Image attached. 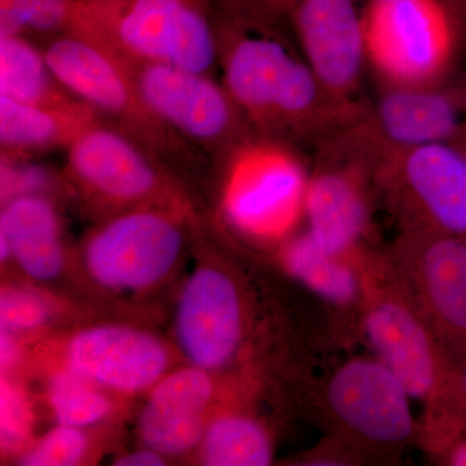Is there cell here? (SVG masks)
Wrapping results in <instances>:
<instances>
[{"instance_id": "obj_15", "label": "cell", "mask_w": 466, "mask_h": 466, "mask_svg": "<svg viewBox=\"0 0 466 466\" xmlns=\"http://www.w3.org/2000/svg\"><path fill=\"white\" fill-rule=\"evenodd\" d=\"M66 364L104 390L137 394L165 376L168 352L152 334L122 325H99L73 336Z\"/></svg>"}, {"instance_id": "obj_7", "label": "cell", "mask_w": 466, "mask_h": 466, "mask_svg": "<svg viewBox=\"0 0 466 466\" xmlns=\"http://www.w3.org/2000/svg\"><path fill=\"white\" fill-rule=\"evenodd\" d=\"M385 259L455 372L466 361V238L403 229Z\"/></svg>"}, {"instance_id": "obj_9", "label": "cell", "mask_w": 466, "mask_h": 466, "mask_svg": "<svg viewBox=\"0 0 466 466\" xmlns=\"http://www.w3.org/2000/svg\"><path fill=\"white\" fill-rule=\"evenodd\" d=\"M126 64L153 112L211 161L256 133L213 75L167 64Z\"/></svg>"}, {"instance_id": "obj_17", "label": "cell", "mask_w": 466, "mask_h": 466, "mask_svg": "<svg viewBox=\"0 0 466 466\" xmlns=\"http://www.w3.org/2000/svg\"><path fill=\"white\" fill-rule=\"evenodd\" d=\"M213 394V381L201 368H183L162 377L140 413L137 433L144 446L162 455H179L198 446Z\"/></svg>"}, {"instance_id": "obj_34", "label": "cell", "mask_w": 466, "mask_h": 466, "mask_svg": "<svg viewBox=\"0 0 466 466\" xmlns=\"http://www.w3.org/2000/svg\"><path fill=\"white\" fill-rule=\"evenodd\" d=\"M0 360H2L3 372L12 370V367L17 363L20 358V349L16 339L12 337V333L2 330V339H0Z\"/></svg>"}, {"instance_id": "obj_35", "label": "cell", "mask_w": 466, "mask_h": 466, "mask_svg": "<svg viewBox=\"0 0 466 466\" xmlns=\"http://www.w3.org/2000/svg\"><path fill=\"white\" fill-rule=\"evenodd\" d=\"M447 2H449L462 17H466V0H447Z\"/></svg>"}, {"instance_id": "obj_25", "label": "cell", "mask_w": 466, "mask_h": 466, "mask_svg": "<svg viewBox=\"0 0 466 466\" xmlns=\"http://www.w3.org/2000/svg\"><path fill=\"white\" fill-rule=\"evenodd\" d=\"M76 0H0V35L43 41L67 32Z\"/></svg>"}, {"instance_id": "obj_11", "label": "cell", "mask_w": 466, "mask_h": 466, "mask_svg": "<svg viewBox=\"0 0 466 466\" xmlns=\"http://www.w3.org/2000/svg\"><path fill=\"white\" fill-rule=\"evenodd\" d=\"M410 395L385 364L352 359L330 377L327 403L354 447L398 450L417 434Z\"/></svg>"}, {"instance_id": "obj_36", "label": "cell", "mask_w": 466, "mask_h": 466, "mask_svg": "<svg viewBox=\"0 0 466 466\" xmlns=\"http://www.w3.org/2000/svg\"><path fill=\"white\" fill-rule=\"evenodd\" d=\"M459 147H461L462 149L466 152V116L464 124H462L461 128H460V133L458 137H456L455 142Z\"/></svg>"}, {"instance_id": "obj_8", "label": "cell", "mask_w": 466, "mask_h": 466, "mask_svg": "<svg viewBox=\"0 0 466 466\" xmlns=\"http://www.w3.org/2000/svg\"><path fill=\"white\" fill-rule=\"evenodd\" d=\"M66 150L67 175L99 207L119 213L146 207L183 211L170 168L101 116Z\"/></svg>"}, {"instance_id": "obj_24", "label": "cell", "mask_w": 466, "mask_h": 466, "mask_svg": "<svg viewBox=\"0 0 466 466\" xmlns=\"http://www.w3.org/2000/svg\"><path fill=\"white\" fill-rule=\"evenodd\" d=\"M48 403L58 424L86 428L110 412V401L100 386L75 370H58L48 382Z\"/></svg>"}, {"instance_id": "obj_21", "label": "cell", "mask_w": 466, "mask_h": 466, "mask_svg": "<svg viewBox=\"0 0 466 466\" xmlns=\"http://www.w3.org/2000/svg\"><path fill=\"white\" fill-rule=\"evenodd\" d=\"M281 258L297 280L334 305H350L363 297L359 254L330 253L306 232L285 244Z\"/></svg>"}, {"instance_id": "obj_23", "label": "cell", "mask_w": 466, "mask_h": 466, "mask_svg": "<svg viewBox=\"0 0 466 466\" xmlns=\"http://www.w3.org/2000/svg\"><path fill=\"white\" fill-rule=\"evenodd\" d=\"M198 446L201 461L210 466H265L274 456L266 429L241 413H226L208 422Z\"/></svg>"}, {"instance_id": "obj_26", "label": "cell", "mask_w": 466, "mask_h": 466, "mask_svg": "<svg viewBox=\"0 0 466 466\" xmlns=\"http://www.w3.org/2000/svg\"><path fill=\"white\" fill-rule=\"evenodd\" d=\"M459 433H466V361L453 372L443 400L425 416L422 441L433 451Z\"/></svg>"}, {"instance_id": "obj_37", "label": "cell", "mask_w": 466, "mask_h": 466, "mask_svg": "<svg viewBox=\"0 0 466 466\" xmlns=\"http://www.w3.org/2000/svg\"><path fill=\"white\" fill-rule=\"evenodd\" d=\"M385 2H395V0H368V3H385ZM447 2V0H446ZM449 3V2H447ZM450 5V3H449Z\"/></svg>"}, {"instance_id": "obj_29", "label": "cell", "mask_w": 466, "mask_h": 466, "mask_svg": "<svg viewBox=\"0 0 466 466\" xmlns=\"http://www.w3.org/2000/svg\"><path fill=\"white\" fill-rule=\"evenodd\" d=\"M32 407L23 389L3 376L0 383V434L5 451L21 449L32 434Z\"/></svg>"}, {"instance_id": "obj_3", "label": "cell", "mask_w": 466, "mask_h": 466, "mask_svg": "<svg viewBox=\"0 0 466 466\" xmlns=\"http://www.w3.org/2000/svg\"><path fill=\"white\" fill-rule=\"evenodd\" d=\"M42 50L52 73L70 94L171 171L198 167L208 158L153 112L127 64L112 52L73 32L48 39Z\"/></svg>"}, {"instance_id": "obj_14", "label": "cell", "mask_w": 466, "mask_h": 466, "mask_svg": "<svg viewBox=\"0 0 466 466\" xmlns=\"http://www.w3.org/2000/svg\"><path fill=\"white\" fill-rule=\"evenodd\" d=\"M289 18L305 60L336 99L348 101L367 63L354 0H293Z\"/></svg>"}, {"instance_id": "obj_33", "label": "cell", "mask_w": 466, "mask_h": 466, "mask_svg": "<svg viewBox=\"0 0 466 466\" xmlns=\"http://www.w3.org/2000/svg\"><path fill=\"white\" fill-rule=\"evenodd\" d=\"M164 456L157 451L147 447L146 450L137 451V452L128 453V455L116 459L113 464L118 466H159L167 464Z\"/></svg>"}, {"instance_id": "obj_6", "label": "cell", "mask_w": 466, "mask_h": 466, "mask_svg": "<svg viewBox=\"0 0 466 466\" xmlns=\"http://www.w3.org/2000/svg\"><path fill=\"white\" fill-rule=\"evenodd\" d=\"M461 20L446 0L368 3L367 63L390 87L438 85L458 54Z\"/></svg>"}, {"instance_id": "obj_20", "label": "cell", "mask_w": 466, "mask_h": 466, "mask_svg": "<svg viewBox=\"0 0 466 466\" xmlns=\"http://www.w3.org/2000/svg\"><path fill=\"white\" fill-rule=\"evenodd\" d=\"M0 257H12L35 280L60 274L64 254L56 208L42 195L5 202L0 214Z\"/></svg>"}, {"instance_id": "obj_16", "label": "cell", "mask_w": 466, "mask_h": 466, "mask_svg": "<svg viewBox=\"0 0 466 466\" xmlns=\"http://www.w3.org/2000/svg\"><path fill=\"white\" fill-rule=\"evenodd\" d=\"M466 116V86L390 87L372 116L373 134L385 146V158L435 143H453Z\"/></svg>"}, {"instance_id": "obj_19", "label": "cell", "mask_w": 466, "mask_h": 466, "mask_svg": "<svg viewBox=\"0 0 466 466\" xmlns=\"http://www.w3.org/2000/svg\"><path fill=\"white\" fill-rule=\"evenodd\" d=\"M100 116L82 100L35 106L0 96L2 161H18L47 150L66 149Z\"/></svg>"}, {"instance_id": "obj_31", "label": "cell", "mask_w": 466, "mask_h": 466, "mask_svg": "<svg viewBox=\"0 0 466 466\" xmlns=\"http://www.w3.org/2000/svg\"><path fill=\"white\" fill-rule=\"evenodd\" d=\"M217 8L233 20H251L265 14L274 0H214Z\"/></svg>"}, {"instance_id": "obj_2", "label": "cell", "mask_w": 466, "mask_h": 466, "mask_svg": "<svg viewBox=\"0 0 466 466\" xmlns=\"http://www.w3.org/2000/svg\"><path fill=\"white\" fill-rule=\"evenodd\" d=\"M128 64H167L213 75L214 0H76L69 30Z\"/></svg>"}, {"instance_id": "obj_30", "label": "cell", "mask_w": 466, "mask_h": 466, "mask_svg": "<svg viewBox=\"0 0 466 466\" xmlns=\"http://www.w3.org/2000/svg\"><path fill=\"white\" fill-rule=\"evenodd\" d=\"M48 175L43 168L17 167L16 162L2 161L3 204L21 196L41 195L47 184Z\"/></svg>"}, {"instance_id": "obj_28", "label": "cell", "mask_w": 466, "mask_h": 466, "mask_svg": "<svg viewBox=\"0 0 466 466\" xmlns=\"http://www.w3.org/2000/svg\"><path fill=\"white\" fill-rule=\"evenodd\" d=\"M51 315L47 299L38 291L23 287H7L0 297L2 330L9 333L38 329Z\"/></svg>"}, {"instance_id": "obj_27", "label": "cell", "mask_w": 466, "mask_h": 466, "mask_svg": "<svg viewBox=\"0 0 466 466\" xmlns=\"http://www.w3.org/2000/svg\"><path fill=\"white\" fill-rule=\"evenodd\" d=\"M88 440L81 428L60 425L48 431L35 446L24 453L21 465L72 466L87 453Z\"/></svg>"}, {"instance_id": "obj_5", "label": "cell", "mask_w": 466, "mask_h": 466, "mask_svg": "<svg viewBox=\"0 0 466 466\" xmlns=\"http://www.w3.org/2000/svg\"><path fill=\"white\" fill-rule=\"evenodd\" d=\"M363 272L364 328L370 346L425 416L443 400L453 370L440 343L388 262L359 258Z\"/></svg>"}, {"instance_id": "obj_10", "label": "cell", "mask_w": 466, "mask_h": 466, "mask_svg": "<svg viewBox=\"0 0 466 466\" xmlns=\"http://www.w3.org/2000/svg\"><path fill=\"white\" fill-rule=\"evenodd\" d=\"M182 216L175 208L146 207L109 218L86 245L88 274L115 291H139L161 283L182 254Z\"/></svg>"}, {"instance_id": "obj_22", "label": "cell", "mask_w": 466, "mask_h": 466, "mask_svg": "<svg viewBox=\"0 0 466 466\" xmlns=\"http://www.w3.org/2000/svg\"><path fill=\"white\" fill-rule=\"evenodd\" d=\"M0 96L52 106L79 100L57 81L42 47L23 35H0Z\"/></svg>"}, {"instance_id": "obj_32", "label": "cell", "mask_w": 466, "mask_h": 466, "mask_svg": "<svg viewBox=\"0 0 466 466\" xmlns=\"http://www.w3.org/2000/svg\"><path fill=\"white\" fill-rule=\"evenodd\" d=\"M434 453L440 456L444 464L466 466V433L451 438Z\"/></svg>"}, {"instance_id": "obj_1", "label": "cell", "mask_w": 466, "mask_h": 466, "mask_svg": "<svg viewBox=\"0 0 466 466\" xmlns=\"http://www.w3.org/2000/svg\"><path fill=\"white\" fill-rule=\"evenodd\" d=\"M223 86L257 134L293 146L317 130L333 96L305 58L276 34L245 29L217 11Z\"/></svg>"}, {"instance_id": "obj_4", "label": "cell", "mask_w": 466, "mask_h": 466, "mask_svg": "<svg viewBox=\"0 0 466 466\" xmlns=\"http://www.w3.org/2000/svg\"><path fill=\"white\" fill-rule=\"evenodd\" d=\"M291 144L257 133L214 158L227 222L258 240L284 238L305 211L309 175Z\"/></svg>"}, {"instance_id": "obj_12", "label": "cell", "mask_w": 466, "mask_h": 466, "mask_svg": "<svg viewBox=\"0 0 466 466\" xmlns=\"http://www.w3.org/2000/svg\"><path fill=\"white\" fill-rule=\"evenodd\" d=\"M380 168L386 187H394L404 207L410 208L404 229L466 238V152L461 147L429 144L390 156Z\"/></svg>"}, {"instance_id": "obj_18", "label": "cell", "mask_w": 466, "mask_h": 466, "mask_svg": "<svg viewBox=\"0 0 466 466\" xmlns=\"http://www.w3.org/2000/svg\"><path fill=\"white\" fill-rule=\"evenodd\" d=\"M305 213L308 232L320 247L339 256H357L370 227V202L359 174L324 168L309 177Z\"/></svg>"}, {"instance_id": "obj_13", "label": "cell", "mask_w": 466, "mask_h": 466, "mask_svg": "<svg viewBox=\"0 0 466 466\" xmlns=\"http://www.w3.org/2000/svg\"><path fill=\"white\" fill-rule=\"evenodd\" d=\"M244 306L238 285L220 269L204 267L184 284L175 333L192 366L216 370L227 366L244 337Z\"/></svg>"}]
</instances>
